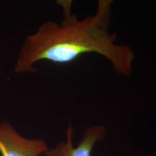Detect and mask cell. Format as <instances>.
Instances as JSON below:
<instances>
[{"mask_svg": "<svg viewBox=\"0 0 156 156\" xmlns=\"http://www.w3.org/2000/svg\"><path fill=\"white\" fill-rule=\"evenodd\" d=\"M62 10L60 23L46 20L25 37L14 66L17 74L36 73L40 62L68 64L80 56L96 54L106 58L117 74L129 77L135 58L129 45L117 43L110 31L114 1L99 0L96 11L80 20L72 11V1H58Z\"/></svg>", "mask_w": 156, "mask_h": 156, "instance_id": "obj_1", "label": "cell"}, {"mask_svg": "<svg viewBox=\"0 0 156 156\" xmlns=\"http://www.w3.org/2000/svg\"><path fill=\"white\" fill-rule=\"evenodd\" d=\"M107 129L103 124H98L87 127L77 146L73 145L74 128L72 124L67 126L66 139L62 140L54 148L48 149L46 156H91V153L97 142L106 137Z\"/></svg>", "mask_w": 156, "mask_h": 156, "instance_id": "obj_3", "label": "cell"}, {"mask_svg": "<svg viewBox=\"0 0 156 156\" xmlns=\"http://www.w3.org/2000/svg\"><path fill=\"white\" fill-rule=\"evenodd\" d=\"M49 149L41 139H29L20 134L8 121L0 123L2 156H40Z\"/></svg>", "mask_w": 156, "mask_h": 156, "instance_id": "obj_2", "label": "cell"}]
</instances>
